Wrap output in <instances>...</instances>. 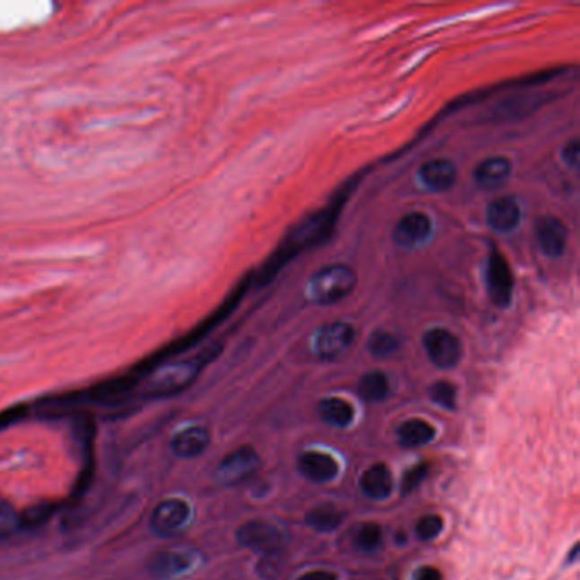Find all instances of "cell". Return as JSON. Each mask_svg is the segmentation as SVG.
Masks as SVG:
<instances>
[{
	"label": "cell",
	"mask_w": 580,
	"mask_h": 580,
	"mask_svg": "<svg viewBox=\"0 0 580 580\" xmlns=\"http://www.w3.org/2000/svg\"><path fill=\"white\" fill-rule=\"evenodd\" d=\"M208 359L210 356L201 355L186 361L163 363L150 373L142 395L145 399H167L178 395L189 385H193L194 380L208 363Z\"/></svg>",
	"instance_id": "1"
},
{
	"label": "cell",
	"mask_w": 580,
	"mask_h": 580,
	"mask_svg": "<svg viewBox=\"0 0 580 580\" xmlns=\"http://www.w3.org/2000/svg\"><path fill=\"white\" fill-rule=\"evenodd\" d=\"M357 285L356 271L347 264H329L306 283V296L319 305H332L344 300Z\"/></svg>",
	"instance_id": "2"
},
{
	"label": "cell",
	"mask_w": 580,
	"mask_h": 580,
	"mask_svg": "<svg viewBox=\"0 0 580 580\" xmlns=\"http://www.w3.org/2000/svg\"><path fill=\"white\" fill-rule=\"evenodd\" d=\"M422 344L429 361L441 370H452L460 365L463 357L461 340L443 327H435L427 330L424 334Z\"/></svg>",
	"instance_id": "3"
},
{
	"label": "cell",
	"mask_w": 580,
	"mask_h": 580,
	"mask_svg": "<svg viewBox=\"0 0 580 580\" xmlns=\"http://www.w3.org/2000/svg\"><path fill=\"white\" fill-rule=\"evenodd\" d=\"M237 541L243 549L262 553V555H276L283 547V534L275 524L256 519L242 524L237 530Z\"/></svg>",
	"instance_id": "4"
},
{
	"label": "cell",
	"mask_w": 580,
	"mask_h": 580,
	"mask_svg": "<svg viewBox=\"0 0 580 580\" xmlns=\"http://www.w3.org/2000/svg\"><path fill=\"white\" fill-rule=\"evenodd\" d=\"M487 291L492 303L499 308L511 305L514 293V276L507 259L500 250H492L487 266Z\"/></svg>",
	"instance_id": "5"
},
{
	"label": "cell",
	"mask_w": 580,
	"mask_h": 580,
	"mask_svg": "<svg viewBox=\"0 0 580 580\" xmlns=\"http://www.w3.org/2000/svg\"><path fill=\"white\" fill-rule=\"evenodd\" d=\"M191 505L182 499H165L154 509L150 528L159 536H174L191 521Z\"/></svg>",
	"instance_id": "6"
},
{
	"label": "cell",
	"mask_w": 580,
	"mask_h": 580,
	"mask_svg": "<svg viewBox=\"0 0 580 580\" xmlns=\"http://www.w3.org/2000/svg\"><path fill=\"white\" fill-rule=\"evenodd\" d=\"M356 330L346 322L327 323L321 327L313 338V349L322 359H336L344 355L355 342Z\"/></svg>",
	"instance_id": "7"
},
{
	"label": "cell",
	"mask_w": 580,
	"mask_h": 580,
	"mask_svg": "<svg viewBox=\"0 0 580 580\" xmlns=\"http://www.w3.org/2000/svg\"><path fill=\"white\" fill-rule=\"evenodd\" d=\"M260 460L252 446H242L230 453L216 468V480L222 485H237L258 471Z\"/></svg>",
	"instance_id": "8"
},
{
	"label": "cell",
	"mask_w": 580,
	"mask_h": 580,
	"mask_svg": "<svg viewBox=\"0 0 580 580\" xmlns=\"http://www.w3.org/2000/svg\"><path fill=\"white\" fill-rule=\"evenodd\" d=\"M534 237L540 250L547 258H562L568 243V228L557 216H543L536 222Z\"/></svg>",
	"instance_id": "9"
},
{
	"label": "cell",
	"mask_w": 580,
	"mask_h": 580,
	"mask_svg": "<svg viewBox=\"0 0 580 580\" xmlns=\"http://www.w3.org/2000/svg\"><path fill=\"white\" fill-rule=\"evenodd\" d=\"M433 233V222L426 213L412 211L407 213L400 218V222L395 226L393 239L400 247L414 249L429 241Z\"/></svg>",
	"instance_id": "10"
},
{
	"label": "cell",
	"mask_w": 580,
	"mask_h": 580,
	"mask_svg": "<svg viewBox=\"0 0 580 580\" xmlns=\"http://www.w3.org/2000/svg\"><path fill=\"white\" fill-rule=\"evenodd\" d=\"M194 557L182 549H165L148 560V574L157 579H174L193 568Z\"/></svg>",
	"instance_id": "11"
},
{
	"label": "cell",
	"mask_w": 580,
	"mask_h": 580,
	"mask_svg": "<svg viewBox=\"0 0 580 580\" xmlns=\"http://www.w3.org/2000/svg\"><path fill=\"white\" fill-rule=\"evenodd\" d=\"M419 179L426 189L435 193H444L456 184L458 171L452 161L435 159V161L426 162L420 167Z\"/></svg>",
	"instance_id": "12"
},
{
	"label": "cell",
	"mask_w": 580,
	"mask_h": 580,
	"mask_svg": "<svg viewBox=\"0 0 580 580\" xmlns=\"http://www.w3.org/2000/svg\"><path fill=\"white\" fill-rule=\"evenodd\" d=\"M303 477L313 484H329L338 475V463L327 453L306 452L298 460Z\"/></svg>",
	"instance_id": "13"
},
{
	"label": "cell",
	"mask_w": 580,
	"mask_h": 580,
	"mask_svg": "<svg viewBox=\"0 0 580 580\" xmlns=\"http://www.w3.org/2000/svg\"><path fill=\"white\" fill-rule=\"evenodd\" d=\"M521 222V207L514 198L502 196L487 208V224L500 233L513 232Z\"/></svg>",
	"instance_id": "14"
},
{
	"label": "cell",
	"mask_w": 580,
	"mask_h": 580,
	"mask_svg": "<svg viewBox=\"0 0 580 580\" xmlns=\"http://www.w3.org/2000/svg\"><path fill=\"white\" fill-rule=\"evenodd\" d=\"M210 441L211 435L208 429L194 426L172 437L171 450L178 458H196L210 446Z\"/></svg>",
	"instance_id": "15"
},
{
	"label": "cell",
	"mask_w": 580,
	"mask_h": 580,
	"mask_svg": "<svg viewBox=\"0 0 580 580\" xmlns=\"http://www.w3.org/2000/svg\"><path fill=\"white\" fill-rule=\"evenodd\" d=\"M359 485L368 499L385 500L393 492V477L385 463H376L363 473Z\"/></svg>",
	"instance_id": "16"
},
{
	"label": "cell",
	"mask_w": 580,
	"mask_h": 580,
	"mask_svg": "<svg viewBox=\"0 0 580 580\" xmlns=\"http://www.w3.org/2000/svg\"><path fill=\"white\" fill-rule=\"evenodd\" d=\"M513 172V163L505 157H488L475 167V180L480 188L496 189L507 182Z\"/></svg>",
	"instance_id": "17"
},
{
	"label": "cell",
	"mask_w": 580,
	"mask_h": 580,
	"mask_svg": "<svg viewBox=\"0 0 580 580\" xmlns=\"http://www.w3.org/2000/svg\"><path fill=\"white\" fill-rule=\"evenodd\" d=\"M399 443L403 448H420L429 444L435 437V429L426 420H405L397 431Z\"/></svg>",
	"instance_id": "18"
},
{
	"label": "cell",
	"mask_w": 580,
	"mask_h": 580,
	"mask_svg": "<svg viewBox=\"0 0 580 580\" xmlns=\"http://www.w3.org/2000/svg\"><path fill=\"white\" fill-rule=\"evenodd\" d=\"M319 414L330 426L347 427L355 420V407L344 399L329 397L319 403Z\"/></svg>",
	"instance_id": "19"
},
{
	"label": "cell",
	"mask_w": 580,
	"mask_h": 580,
	"mask_svg": "<svg viewBox=\"0 0 580 580\" xmlns=\"http://www.w3.org/2000/svg\"><path fill=\"white\" fill-rule=\"evenodd\" d=\"M344 519H346V513L336 507L334 504L317 505L305 517L306 524L312 530L319 532H330L338 530Z\"/></svg>",
	"instance_id": "20"
},
{
	"label": "cell",
	"mask_w": 580,
	"mask_h": 580,
	"mask_svg": "<svg viewBox=\"0 0 580 580\" xmlns=\"http://www.w3.org/2000/svg\"><path fill=\"white\" fill-rule=\"evenodd\" d=\"M359 397L368 403L383 402L390 393V382L382 371H371L359 380L357 385Z\"/></svg>",
	"instance_id": "21"
},
{
	"label": "cell",
	"mask_w": 580,
	"mask_h": 580,
	"mask_svg": "<svg viewBox=\"0 0 580 580\" xmlns=\"http://www.w3.org/2000/svg\"><path fill=\"white\" fill-rule=\"evenodd\" d=\"M383 545V530L376 523L363 524L355 536V547L363 553H374Z\"/></svg>",
	"instance_id": "22"
},
{
	"label": "cell",
	"mask_w": 580,
	"mask_h": 580,
	"mask_svg": "<svg viewBox=\"0 0 580 580\" xmlns=\"http://www.w3.org/2000/svg\"><path fill=\"white\" fill-rule=\"evenodd\" d=\"M399 347H400L399 338L387 332V330H376L368 338V351H370L371 356L380 357V359L397 353Z\"/></svg>",
	"instance_id": "23"
},
{
	"label": "cell",
	"mask_w": 580,
	"mask_h": 580,
	"mask_svg": "<svg viewBox=\"0 0 580 580\" xmlns=\"http://www.w3.org/2000/svg\"><path fill=\"white\" fill-rule=\"evenodd\" d=\"M429 397L431 400L446 409V410H456L458 407V400H456V387L450 383V382H435L433 387L429 388Z\"/></svg>",
	"instance_id": "24"
},
{
	"label": "cell",
	"mask_w": 580,
	"mask_h": 580,
	"mask_svg": "<svg viewBox=\"0 0 580 580\" xmlns=\"http://www.w3.org/2000/svg\"><path fill=\"white\" fill-rule=\"evenodd\" d=\"M444 528V521L439 514H427V516L420 517L416 526V532L422 541H433L435 540Z\"/></svg>",
	"instance_id": "25"
},
{
	"label": "cell",
	"mask_w": 580,
	"mask_h": 580,
	"mask_svg": "<svg viewBox=\"0 0 580 580\" xmlns=\"http://www.w3.org/2000/svg\"><path fill=\"white\" fill-rule=\"evenodd\" d=\"M429 475V465L427 463H419L416 467L410 468L402 479V496L412 494L416 488H419L420 484L426 480Z\"/></svg>",
	"instance_id": "26"
},
{
	"label": "cell",
	"mask_w": 580,
	"mask_h": 580,
	"mask_svg": "<svg viewBox=\"0 0 580 580\" xmlns=\"http://www.w3.org/2000/svg\"><path fill=\"white\" fill-rule=\"evenodd\" d=\"M19 517L16 511L4 500H0V538H7L16 532Z\"/></svg>",
	"instance_id": "27"
},
{
	"label": "cell",
	"mask_w": 580,
	"mask_h": 580,
	"mask_svg": "<svg viewBox=\"0 0 580 580\" xmlns=\"http://www.w3.org/2000/svg\"><path fill=\"white\" fill-rule=\"evenodd\" d=\"M579 140L574 138L570 144H567L564 148V161L567 162V165L570 167H577L579 163Z\"/></svg>",
	"instance_id": "28"
},
{
	"label": "cell",
	"mask_w": 580,
	"mask_h": 580,
	"mask_svg": "<svg viewBox=\"0 0 580 580\" xmlns=\"http://www.w3.org/2000/svg\"><path fill=\"white\" fill-rule=\"evenodd\" d=\"M416 580H444L435 567H422L416 574Z\"/></svg>",
	"instance_id": "29"
},
{
	"label": "cell",
	"mask_w": 580,
	"mask_h": 580,
	"mask_svg": "<svg viewBox=\"0 0 580 580\" xmlns=\"http://www.w3.org/2000/svg\"><path fill=\"white\" fill-rule=\"evenodd\" d=\"M298 580H338V576L329 570H312Z\"/></svg>",
	"instance_id": "30"
}]
</instances>
